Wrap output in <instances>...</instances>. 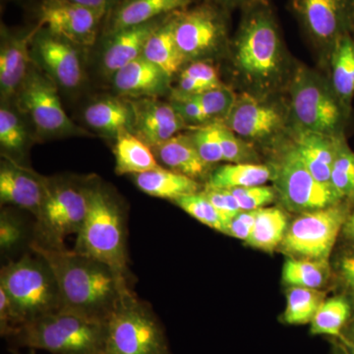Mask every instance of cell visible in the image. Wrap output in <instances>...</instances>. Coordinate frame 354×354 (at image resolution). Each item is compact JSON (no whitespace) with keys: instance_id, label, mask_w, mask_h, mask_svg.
Wrapping results in <instances>:
<instances>
[{"instance_id":"obj_4","label":"cell","mask_w":354,"mask_h":354,"mask_svg":"<svg viewBox=\"0 0 354 354\" xmlns=\"http://www.w3.org/2000/svg\"><path fill=\"white\" fill-rule=\"evenodd\" d=\"M120 202L99 183H90L87 216L76 235V252L109 265L128 278L127 221Z\"/></svg>"},{"instance_id":"obj_31","label":"cell","mask_w":354,"mask_h":354,"mask_svg":"<svg viewBox=\"0 0 354 354\" xmlns=\"http://www.w3.org/2000/svg\"><path fill=\"white\" fill-rule=\"evenodd\" d=\"M288 225V215L279 207L259 209L252 232L245 243L267 253L278 251Z\"/></svg>"},{"instance_id":"obj_36","label":"cell","mask_w":354,"mask_h":354,"mask_svg":"<svg viewBox=\"0 0 354 354\" xmlns=\"http://www.w3.org/2000/svg\"><path fill=\"white\" fill-rule=\"evenodd\" d=\"M172 202L203 225L225 234L227 223L203 191L177 198Z\"/></svg>"},{"instance_id":"obj_20","label":"cell","mask_w":354,"mask_h":354,"mask_svg":"<svg viewBox=\"0 0 354 354\" xmlns=\"http://www.w3.org/2000/svg\"><path fill=\"white\" fill-rule=\"evenodd\" d=\"M171 15V14H169ZM167 16L108 34L109 39L102 53V66L106 75L113 76L118 70L143 55L144 46Z\"/></svg>"},{"instance_id":"obj_2","label":"cell","mask_w":354,"mask_h":354,"mask_svg":"<svg viewBox=\"0 0 354 354\" xmlns=\"http://www.w3.org/2000/svg\"><path fill=\"white\" fill-rule=\"evenodd\" d=\"M234 37V64L250 94L266 97L285 81L288 62L274 14L267 0L241 9Z\"/></svg>"},{"instance_id":"obj_30","label":"cell","mask_w":354,"mask_h":354,"mask_svg":"<svg viewBox=\"0 0 354 354\" xmlns=\"http://www.w3.org/2000/svg\"><path fill=\"white\" fill-rule=\"evenodd\" d=\"M274 167L269 165L242 162L221 165L209 174L205 188L227 189L265 185L274 180Z\"/></svg>"},{"instance_id":"obj_44","label":"cell","mask_w":354,"mask_h":354,"mask_svg":"<svg viewBox=\"0 0 354 354\" xmlns=\"http://www.w3.org/2000/svg\"><path fill=\"white\" fill-rule=\"evenodd\" d=\"M203 193L205 196L208 198L213 206L218 209V213L227 223V225L230 220H232L237 214L241 213V207L237 203L236 198L232 194V190L207 189L205 188Z\"/></svg>"},{"instance_id":"obj_45","label":"cell","mask_w":354,"mask_h":354,"mask_svg":"<svg viewBox=\"0 0 354 354\" xmlns=\"http://www.w3.org/2000/svg\"><path fill=\"white\" fill-rule=\"evenodd\" d=\"M257 213L258 209L241 211L227 223L225 234L245 242L252 232Z\"/></svg>"},{"instance_id":"obj_27","label":"cell","mask_w":354,"mask_h":354,"mask_svg":"<svg viewBox=\"0 0 354 354\" xmlns=\"http://www.w3.org/2000/svg\"><path fill=\"white\" fill-rule=\"evenodd\" d=\"M113 153L115 172L120 176H136L160 167L152 148L129 130L115 137Z\"/></svg>"},{"instance_id":"obj_39","label":"cell","mask_w":354,"mask_h":354,"mask_svg":"<svg viewBox=\"0 0 354 354\" xmlns=\"http://www.w3.org/2000/svg\"><path fill=\"white\" fill-rule=\"evenodd\" d=\"M0 144L8 152L20 153L27 144V132L17 114L2 106L0 109Z\"/></svg>"},{"instance_id":"obj_51","label":"cell","mask_w":354,"mask_h":354,"mask_svg":"<svg viewBox=\"0 0 354 354\" xmlns=\"http://www.w3.org/2000/svg\"><path fill=\"white\" fill-rule=\"evenodd\" d=\"M332 354H348L346 353V349H344V346L341 342L337 341V339H333V349Z\"/></svg>"},{"instance_id":"obj_7","label":"cell","mask_w":354,"mask_h":354,"mask_svg":"<svg viewBox=\"0 0 354 354\" xmlns=\"http://www.w3.org/2000/svg\"><path fill=\"white\" fill-rule=\"evenodd\" d=\"M291 109L297 128L326 135L344 133L348 118L332 84L306 67H300L290 82Z\"/></svg>"},{"instance_id":"obj_43","label":"cell","mask_w":354,"mask_h":354,"mask_svg":"<svg viewBox=\"0 0 354 354\" xmlns=\"http://www.w3.org/2000/svg\"><path fill=\"white\" fill-rule=\"evenodd\" d=\"M25 239V227L22 221L12 213L2 211L0 216V248L3 252L13 250Z\"/></svg>"},{"instance_id":"obj_12","label":"cell","mask_w":354,"mask_h":354,"mask_svg":"<svg viewBox=\"0 0 354 354\" xmlns=\"http://www.w3.org/2000/svg\"><path fill=\"white\" fill-rule=\"evenodd\" d=\"M57 86L50 76L32 70L18 91L21 109L29 114L35 127L43 136L77 133V127L62 106Z\"/></svg>"},{"instance_id":"obj_8","label":"cell","mask_w":354,"mask_h":354,"mask_svg":"<svg viewBox=\"0 0 354 354\" xmlns=\"http://www.w3.org/2000/svg\"><path fill=\"white\" fill-rule=\"evenodd\" d=\"M354 202L300 214L288 225L279 252L290 259L330 261Z\"/></svg>"},{"instance_id":"obj_40","label":"cell","mask_w":354,"mask_h":354,"mask_svg":"<svg viewBox=\"0 0 354 354\" xmlns=\"http://www.w3.org/2000/svg\"><path fill=\"white\" fill-rule=\"evenodd\" d=\"M190 135L198 153L207 165L223 162L216 121L195 128Z\"/></svg>"},{"instance_id":"obj_14","label":"cell","mask_w":354,"mask_h":354,"mask_svg":"<svg viewBox=\"0 0 354 354\" xmlns=\"http://www.w3.org/2000/svg\"><path fill=\"white\" fill-rule=\"evenodd\" d=\"M38 15L41 27L76 46H91L108 13L71 0H41Z\"/></svg>"},{"instance_id":"obj_24","label":"cell","mask_w":354,"mask_h":354,"mask_svg":"<svg viewBox=\"0 0 354 354\" xmlns=\"http://www.w3.org/2000/svg\"><path fill=\"white\" fill-rule=\"evenodd\" d=\"M295 133L293 145L310 172L321 183L332 185L330 172L337 149V138L339 134H321L299 128Z\"/></svg>"},{"instance_id":"obj_13","label":"cell","mask_w":354,"mask_h":354,"mask_svg":"<svg viewBox=\"0 0 354 354\" xmlns=\"http://www.w3.org/2000/svg\"><path fill=\"white\" fill-rule=\"evenodd\" d=\"M291 8L305 32L330 53L339 37L354 27V0H290Z\"/></svg>"},{"instance_id":"obj_18","label":"cell","mask_w":354,"mask_h":354,"mask_svg":"<svg viewBox=\"0 0 354 354\" xmlns=\"http://www.w3.org/2000/svg\"><path fill=\"white\" fill-rule=\"evenodd\" d=\"M44 196L41 176L12 162H4L0 169V200L29 211L38 220Z\"/></svg>"},{"instance_id":"obj_47","label":"cell","mask_w":354,"mask_h":354,"mask_svg":"<svg viewBox=\"0 0 354 354\" xmlns=\"http://www.w3.org/2000/svg\"><path fill=\"white\" fill-rule=\"evenodd\" d=\"M71 1L109 13L121 0H71Z\"/></svg>"},{"instance_id":"obj_26","label":"cell","mask_w":354,"mask_h":354,"mask_svg":"<svg viewBox=\"0 0 354 354\" xmlns=\"http://www.w3.org/2000/svg\"><path fill=\"white\" fill-rule=\"evenodd\" d=\"M330 84L346 113L354 97V38L351 32L335 41L330 53Z\"/></svg>"},{"instance_id":"obj_22","label":"cell","mask_w":354,"mask_h":354,"mask_svg":"<svg viewBox=\"0 0 354 354\" xmlns=\"http://www.w3.org/2000/svg\"><path fill=\"white\" fill-rule=\"evenodd\" d=\"M113 87L123 95L153 97L169 88V77L143 55L118 70Z\"/></svg>"},{"instance_id":"obj_38","label":"cell","mask_w":354,"mask_h":354,"mask_svg":"<svg viewBox=\"0 0 354 354\" xmlns=\"http://www.w3.org/2000/svg\"><path fill=\"white\" fill-rule=\"evenodd\" d=\"M174 93L197 102L204 109L205 113L208 114L211 120L225 118L232 109V106H234L235 99H236L232 91L225 88V86L211 88V90L197 95H187L178 94L176 92Z\"/></svg>"},{"instance_id":"obj_16","label":"cell","mask_w":354,"mask_h":354,"mask_svg":"<svg viewBox=\"0 0 354 354\" xmlns=\"http://www.w3.org/2000/svg\"><path fill=\"white\" fill-rule=\"evenodd\" d=\"M32 53L57 85L75 88L83 80V67L76 44L37 26L32 39Z\"/></svg>"},{"instance_id":"obj_53","label":"cell","mask_w":354,"mask_h":354,"mask_svg":"<svg viewBox=\"0 0 354 354\" xmlns=\"http://www.w3.org/2000/svg\"><path fill=\"white\" fill-rule=\"evenodd\" d=\"M11 353L13 354H21L19 351H16V349L11 348L10 349ZM28 354H35V349H30V353Z\"/></svg>"},{"instance_id":"obj_11","label":"cell","mask_w":354,"mask_h":354,"mask_svg":"<svg viewBox=\"0 0 354 354\" xmlns=\"http://www.w3.org/2000/svg\"><path fill=\"white\" fill-rule=\"evenodd\" d=\"M227 13L211 0L176 13L174 36L186 60L208 57L225 46Z\"/></svg>"},{"instance_id":"obj_23","label":"cell","mask_w":354,"mask_h":354,"mask_svg":"<svg viewBox=\"0 0 354 354\" xmlns=\"http://www.w3.org/2000/svg\"><path fill=\"white\" fill-rule=\"evenodd\" d=\"M152 150L158 162L177 174L197 180L208 172L209 165L198 153L190 134H177Z\"/></svg>"},{"instance_id":"obj_6","label":"cell","mask_w":354,"mask_h":354,"mask_svg":"<svg viewBox=\"0 0 354 354\" xmlns=\"http://www.w3.org/2000/svg\"><path fill=\"white\" fill-rule=\"evenodd\" d=\"M104 354H171L162 324L130 288L106 321Z\"/></svg>"},{"instance_id":"obj_35","label":"cell","mask_w":354,"mask_h":354,"mask_svg":"<svg viewBox=\"0 0 354 354\" xmlns=\"http://www.w3.org/2000/svg\"><path fill=\"white\" fill-rule=\"evenodd\" d=\"M330 183L344 200L354 202V152L349 148L344 133L337 138Z\"/></svg>"},{"instance_id":"obj_10","label":"cell","mask_w":354,"mask_h":354,"mask_svg":"<svg viewBox=\"0 0 354 354\" xmlns=\"http://www.w3.org/2000/svg\"><path fill=\"white\" fill-rule=\"evenodd\" d=\"M274 167V188L283 206L292 213H309L346 201L330 184L310 172L295 145L286 149Z\"/></svg>"},{"instance_id":"obj_34","label":"cell","mask_w":354,"mask_h":354,"mask_svg":"<svg viewBox=\"0 0 354 354\" xmlns=\"http://www.w3.org/2000/svg\"><path fill=\"white\" fill-rule=\"evenodd\" d=\"M326 298L325 290L290 286L286 292V309L281 321L295 326L311 323Z\"/></svg>"},{"instance_id":"obj_50","label":"cell","mask_w":354,"mask_h":354,"mask_svg":"<svg viewBox=\"0 0 354 354\" xmlns=\"http://www.w3.org/2000/svg\"><path fill=\"white\" fill-rule=\"evenodd\" d=\"M339 339H344V341L351 342V344H354V316L346 327L344 328V330H342V334Z\"/></svg>"},{"instance_id":"obj_48","label":"cell","mask_w":354,"mask_h":354,"mask_svg":"<svg viewBox=\"0 0 354 354\" xmlns=\"http://www.w3.org/2000/svg\"><path fill=\"white\" fill-rule=\"evenodd\" d=\"M339 239L342 242L354 245V206L344 223Z\"/></svg>"},{"instance_id":"obj_5","label":"cell","mask_w":354,"mask_h":354,"mask_svg":"<svg viewBox=\"0 0 354 354\" xmlns=\"http://www.w3.org/2000/svg\"><path fill=\"white\" fill-rule=\"evenodd\" d=\"M35 254L10 261L0 272V288L10 299L20 327L62 309L55 274L48 263Z\"/></svg>"},{"instance_id":"obj_28","label":"cell","mask_w":354,"mask_h":354,"mask_svg":"<svg viewBox=\"0 0 354 354\" xmlns=\"http://www.w3.org/2000/svg\"><path fill=\"white\" fill-rule=\"evenodd\" d=\"M133 180L137 187L149 196L171 201L201 191V186L195 179L164 167L133 176Z\"/></svg>"},{"instance_id":"obj_33","label":"cell","mask_w":354,"mask_h":354,"mask_svg":"<svg viewBox=\"0 0 354 354\" xmlns=\"http://www.w3.org/2000/svg\"><path fill=\"white\" fill-rule=\"evenodd\" d=\"M283 283L297 288L323 290L334 281L330 261L286 259L281 272Z\"/></svg>"},{"instance_id":"obj_42","label":"cell","mask_w":354,"mask_h":354,"mask_svg":"<svg viewBox=\"0 0 354 354\" xmlns=\"http://www.w3.org/2000/svg\"><path fill=\"white\" fill-rule=\"evenodd\" d=\"M241 211H253L266 208L278 197L276 188L271 186L257 185L232 189Z\"/></svg>"},{"instance_id":"obj_41","label":"cell","mask_w":354,"mask_h":354,"mask_svg":"<svg viewBox=\"0 0 354 354\" xmlns=\"http://www.w3.org/2000/svg\"><path fill=\"white\" fill-rule=\"evenodd\" d=\"M216 123H218L223 162H230V164L252 162L255 160V153L250 146L246 142L242 141L241 137L234 134L223 122L216 121Z\"/></svg>"},{"instance_id":"obj_32","label":"cell","mask_w":354,"mask_h":354,"mask_svg":"<svg viewBox=\"0 0 354 354\" xmlns=\"http://www.w3.org/2000/svg\"><path fill=\"white\" fill-rule=\"evenodd\" d=\"M354 316L353 304L342 293L327 297L310 323V334L339 339Z\"/></svg>"},{"instance_id":"obj_21","label":"cell","mask_w":354,"mask_h":354,"mask_svg":"<svg viewBox=\"0 0 354 354\" xmlns=\"http://www.w3.org/2000/svg\"><path fill=\"white\" fill-rule=\"evenodd\" d=\"M194 0H121L106 15L108 34L187 9Z\"/></svg>"},{"instance_id":"obj_3","label":"cell","mask_w":354,"mask_h":354,"mask_svg":"<svg viewBox=\"0 0 354 354\" xmlns=\"http://www.w3.org/2000/svg\"><path fill=\"white\" fill-rule=\"evenodd\" d=\"M6 339L11 348L41 349L53 354H104L106 323L62 309L24 324Z\"/></svg>"},{"instance_id":"obj_9","label":"cell","mask_w":354,"mask_h":354,"mask_svg":"<svg viewBox=\"0 0 354 354\" xmlns=\"http://www.w3.org/2000/svg\"><path fill=\"white\" fill-rule=\"evenodd\" d=\"M43 178L44 196L38 220L39 242L64 246V239L78 234L88 207L90 183L62 178Z\"/></svg>"},{"instance_id":"obj_54","label":"cell","mask_w":354,"mask_h":354,"mask_svg":"<svg viewBox=\"0 0 354 354\" xmlns=\"http://www.w3.org/2000/svg\"><path fill=\"white\" fill-rule=\"evenodd\" d=\"M351 35H353V37L354 38V27H353V31H351Z\"/></svg>"},{"instance_id":"obj_52","label":"cell","mask_w":354,"mask_h":354,"mask_svg":"<svg viewBox=\"0 0 354 354\" xmlns=\"http://www.w3.org/2000/svg\"><path fill=\"white\" fill-rule=\"evenodd\" d=\"M337 339L341 344L342 346H344V349H346V353L348 354H354V344H351V342L344 341L342 339Z\"/></svg>"},{"instance_id":"obj_15","label":"cell","mask_w":354,"mask_h":354,"mask_svg":"<svg viewBox=\"0 0 354 354\" xmlns=\"http://www.w3.org/2000/svg\"><path fill=\"white\" fill-rule=\"evenodd\" d=\"M223 123L241 138L264 140L283 129L286 116L281 106L265 97L243 93L236 97Z\"/></svg>"},{"instance_id":"obj_25","label":"cell","mask_w":354,"mask_h":354,"mask_svg":"<svg viewBox=\"0 0 354 354\" xmlns=\"http://www.w3.org/2000/svg\"><path fill=\"white\" fill-rule=\"evenodd\" d=\"M84 118L91 128L115 138L120 133L129 130L133 132L134 111L131 102L106 97L87 106Z\"/></svg>"},{"instance_id":"obj_29","label":"cell","mask_w":354,"mask_h":354,"mask_svg":"<svg viewBox=\"0 0 354 354\" xmlns=\"http://www.w3.org/2000/svg\"><path fill=\"white\" fill-rule=\"evenodd\" d=\"M176 13L167 16L165 22L151 35L142 55L160 67L169 78L176 74L186 62L174 36Z\"/></svg>"},{"instance_id":"obj_17","label":"cell","mask_w":354,"mask_h":354,"mask_svg":"<svg viewBox=\"0 0 354 354\" xmlns=\"http://www.w3.org/2000/svg\"><path fill=\"white\" fill-rule=\"evenodd\" d=\"M131 104L134 111L133 132L151 148L172 138L185 127V121L171 102L146 97Z\"/></svg>"},{"instance_id":"obj_1","label":"cell","mask_w":354,"mask_h":354,"mask_svg":"<svg viewBox=\"0 0 354 354\" xmlns=\"http://www.w3.org/2000/svg\"><path fill=\"white\" fill-rule=\"evenodd\" d=\"M32 252L48 263L62 299V309L74 312L97 322L106 323L124 291L129 288L127 278L101 261L34 241Z\"/></svg>"},{"instance_id":"obj_49","label":"cell","mask_w":354,"mask_h":354,"mask_svg":"<svg viewBox=\"0 0 354 354\" xmlns=\"http://www.w3.org/2000/svg\"><path fill=\"white\" fill-rule=\"evenodd\" d=\"M211 1L215 2L216 4L230 12L235 8L242 9L250 4L255 3V2L263 1V0H211Z\"/></svg>"},{"instance_id":"obj_46","label":"cell","mask_w":354,"mask_h":354,"mask_svg":"<svg viewBox=\"0 0 354 354\" xmlns=\"http://www.w3.org/2000/svg\"><path fill=\"white\" fill-rule=\"evenodd\" d=\"M180 75L196 79L198 81L208 84L212 87L216 88L223 86L215 67L213 65L206 64V62H193L189 66L183 70Z\"/></svg>"},{"instance_id":"obj_19","label":"cell","mask_w":354,"mask_h":354,"mask_svg":"<svg viewBox=\"0 0 354 354\" xmlns=\"http://www.w3.org/2000/svg\"><path fill=\"white\" fill-rule=\"evenodd\" d=\"M37 27L28 32H12L2 27L0 48V88L3 97L20 90L29 70V44Z\"/></svg>"},{"instance_id":"obj_37","label":"cell","mask_w":354,"mask_h":354,"mask_svg":"<svg viewBox=\"0 0 354 354\" xmlns=\"http://www.w3.org/2000/svg\"><path fill=\"white\" fill-rule=\"evenodd\" d=\"M332 264L335 286L346 295L354 309V245L341 241Z\"/></svg>"}]
</instances>
